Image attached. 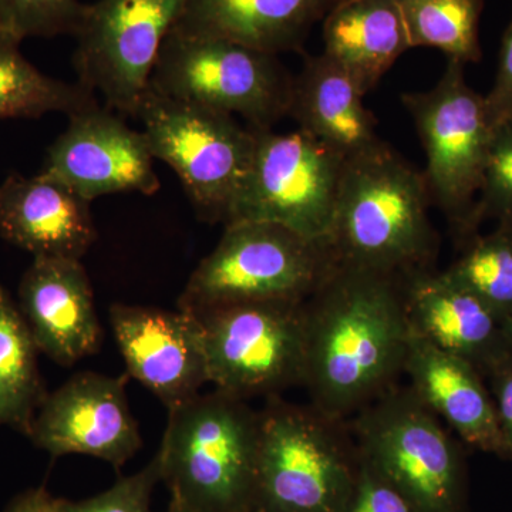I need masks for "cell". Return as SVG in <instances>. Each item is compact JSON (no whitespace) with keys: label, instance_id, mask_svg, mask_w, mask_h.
Listing matches in <instances>:
<instances>
[{"label":"cell","instance_id":"e0dca14e","mask_svg":"<svg viewBox=\"0 0 512 512\" xmlns=\"http://www.w3.org/2000/svg\"><path fill=\"white\" fill-rule=\"evenodd\" d=\"M90 204L40 174L9 175L0 184V237L35 258L80 261L97 237Z\"/></svg>","mask_w":512,"mask_h":512},{"label":"cell","instance_id":"e575fe53","mask_svg":"<svg viewBox=\"0 0 512 512\" xmlns=\"http://www.w3.org/2000/svg\"><path fill=\"white\" fill-rule=\"evenodd\" d=\"M498 228L504 229V231L507 232V234H510L512 237V217L498 221Z\"/></svg>","mask_w":512,"mask_h":512},{"label":"cell","instance_id":"d4e9b609","mask_svg":"<svg viewBox=\"0 0 512 512\" xmlns=\"http://www.w3.org/2000/svg\"><path fill=\"white\" fill-rule=\"evenodd\" d=\"M412 47H434L458 62H480L483 0H397Z\"/></svg>","mask_w":512,"mask_h":512},{"label":"cell","instance_id":"9c48e42d","mask_svg":"<svg viewBox=\"0 0 512 512\" xmlns=\"http://www.w3.org/2000/svg\"><path fill=\"white\" fill-rule=\"evenodd\" d=\"M466 64L448 59L433 89L402 97L419 133L431 201L461 237L476 231L474 212L494 126L485 97L468 86Z\"/></svg>","mask_w":512,"mask_h":512},{"label":"cell","instance_id":"ba28073f","mask_svg":"<svg viewBox=\"0 0 512 512\" xmlns=\"http://www.w3.org/2000/svg\"><path fill=\"white\" fill-rule=\"evenodd\" d=\"M136 119L154 160L170 165L204 221H227L255 150L252 128L231 114L148 89Z\"/></svg>","mask_w":512,"mask_h":512},{"label":"cell","instance_id":"4fadbf2b","mask_svg":"<svg viewBox=\"0 0 512 512\" xmlns=\"http://www.w3.org/2000/svg\"><path fill=\"white\" fill-rule=\"evenodd\" d=\"M39 174L90 202L119 192L153 195L160 190L143 131L128 127L123 116L97 103L69 117Z\"/></svg>","mask_w":512,"mask_h":512},{"label":"cell","instance_id":"4316f807","mask_svg":"<svg viewBox=\"0 0 512 512\" xmlns=\"http://www.w3.org/2000/svg\"><path fill=\"white\" fill-rule=\"evenodd\" d=\"M84 8L80 0H0V35L20 43L26 37L74 35Z\"/></svg>","mask_w":512,"mask_h":512},{"label":"cell","instance_id":"7c38bea8","mask_svg":"<svg viewBox=\"0 0 512 512\" xmlns=\"http://www.w3.org/2000/svg\"><path fill=\"white\" fill-rule=\"evenodd\" d=\"M188 0H97L77 28L79 83L103 96L107 109L136 117L164 40Z\"/></svg>","mask_w":512,"mask_h":512},{"label":"cell","instance_id":"7a4b0ae2","mask_svg":"<svg viewBox=\"0 0 512 512\" xmlns=\"http://www.w3.org/2000/svg\"><path fill=\"white\" fill-rule=\"evenodd\" d=\"M431 204L424 174L386 143L348 158L329 239L336 262L402 276L433 269Z\"/></svg>","mask_w":512,"mask_h":512},{"label":"cell","instance_id":"d6986e66","mask_svg":"<svg viewBox=\"0 0 512 512\" xmlns=\"http://www.w3.org/2000/svg\"><path fill=\"white\" fill-rule=\"evenodd\" d=\"M403 375L421 402L464 443L505 460L493 397L473 363L412 336Z\"/></svg>","mask_w":512,"mask_h":512},{"label":"cell","instance_id":"30bf717a","mask_svg":"<svg viewBox=\"0 0 512 512\" xmlns=\"http://www.w3.org/2000/svg\"><path fill=\"white\" fill-rule=\"evenodd\" d=\"M252 130L254 157L224 227L272 222L329 245L348 158L299 128Z\"/></svg>","mask_w":512,"mask_h":512},{"label":"cell","instance_id":"484cf974","mask_svg":"<svg viewBox=\"0 0 512 512\" xmlns=\"http://www.w3.org/2000/svg\"><path fill=\"white\" fill-rule=\"evenodd\" d=\"M444 274L487 303L501 319L512 312V237L504 229L473 237Z\"/></svg>","mask_w":512,"mask_h":512},{"label":"cell","instance_id":"8fae6325","mask_svg":"<svg viewBox=\"0 0 512 512\" xmlns=\"http://www.w3.org/2000/svg\"><path fill=\"white\" fill-rule=\"evenodd\" d=\"M194 316L215 390L248 402L303 387L306 301L237 303Z\"/></svg>","mask_w":512,"mask_h":512},{"label":"cell","instance_id":"f546056e","mask_svg":"<svg viewBox=\"0 0 512 512\" xmlns=\"http://www.w3.org/2000/svg\"><path fill=\"white\" fill-rule=\"evenodd\" d=\"M345 512H419L390 481L359 454V470Z\"/></svg>","mask_w":512,"mask_h":512},{"label":"cell","instance_id":"3957f363","mask_svg":"<svg viewBox=\"0 0 512 512\" xmlns=\"http://www.w3.org/2000/svg\"><path fill=\"white\" fill-rule=\"evenodd\" d=\"M259 412L220 390L168 410L157 451L171 503L194 512H254Z\"/></svg>","mask_w":512,"mask_h":512},{"label":"cell","instance_id":"5b68a950","mask_svg":"<svg viewBox=\"0 0 512 512\" xmlns=\"http://www.w3.org/2000/svg\"><path fill=\"white\" fill-rule=\"evenodd\" d=\"M336 264L330 245L292 229L272 222H235L225 225L217 247L192 272L178 309L200 315L237 303L303 302Z\"/></svg>","mask_w":512,"mask_h":512},{"label":"cell","instance_id":"8992f818","mask_svg":"<svg viewBox=\"0 0 512 512\" xmlns=\"http://www.w3.org/2000/svg\"><path fill=\"white\" fill-rule=\"evenodd\" d=\"M348 421L360 457L417 511L464 512L460 447L409 386L392 387Z\"/></svg>","mask_w":512,"mask_h":512},{"label":"cell","instance_id":"cb8c5ba5","mask_svg":"<svg viewBox=\"0 0 512 512\" xmlns=\"http://www.w3.org/2000/svg\"><path fill=\"white\" fill-rule=\"evenodd\" d=\"M20 42L0 35V120L39 119L49 113L73 116L97 103L82 83H66L36 69L20 53Z\"/></svg>","mask_w":512,"mask_h":512},{"label":"cell","instance_id":"4dcf8cb0","mask_svg":"<svg viewBox=\"0 0 512 512\" xmlns=\"http://www.w3.org/2000/svg\"><path fill=\"white\" fill-rule=\"evenodd\" d=\"M493 397L498 427L503 439L505 460L512 461V353L504 350L481 370Z\"/></svg>","mask_w":512,"mask_h":512},{"label":"cell","instance_id":"52a82bcc","mask_svg":"<svg viewBox=\"0 0 512 512\" xmlns=\"http://www.w3.org/2000/svg\"><path fill=\"white\" fill-rule=\"evenodd\" d=\"M293 77L278 56L221 39L173 29L161 47L148 89L272 130L289 116Z\"/></svg>","mask_w":512,"mask_h":512},{"label":"cell","instance_id":"f1b7e54d","mask_svg":"<svg viewBox=\"0 0 512 512\" xmlns=\"http://www.w3.org/2000/svg\"><path fill=\"white\" fill-rule=\"evenodd\" d=\"M161 481L158 454L136 474L120 478L113 487L87 500L64 504L66 512H153L151 498Z\"/></svg>","mask_w":512,"mask_h":512},{"label":"cell","instance_id":"7402d4cb","mask_svg":"<svg viewBox=\"0 0 512 512\" xmlns=\"http://www.w3.org/2000/svg\"><path fill=\"white\" fill-rule=\"evenodd\" d=\"M323 42L365 94L412 49L397 0H343L323 20Z\"/></svg>","mask_w":512,"mask_h":512},{"label":"cell","instance_id":"5bb4252c","mask_svg":"<svg viewBox=\"0 0 512 512\" xmlns=\"http://www.w3.org/2000/svg\"><path fill=\"white\" fill-rule=\"evenodd\" d=\"M128 377L77 373L47 394L29 439L52 457L82 454L120 470L143 446L128 407Z\"/></svg>","mask_w":512,"mask_h":512},{"label":"cell","instance_id":"6da1fadb","mask_svg":"<svg viewBox=\"0 0 512 512\" xmlns=\"http://www.w3.org/2000/svg\"><path fill=\"white\" fill-rule=\"evenodd\" d=\"M306 318L303 387L316 409L349 420L396 386L412 338L404 276L336 264Z\"/></svg>","mask_w":512,"mask_h":512},{"label":"cell","instance_id":"ffe728a7","mask_svg":"<svg viewBox=\"0 0 512 512\" xmlns=\"http://www.w3.org/2000/svg\"><path fill=\"white\" fill-rule=\"evenodd\" d=\"M343 0H188L175 29L221 37L269 55L299 52Z\"/></svg>","mask_w":512,"mask_h":512},{"label":"cell","instance_id":"d6a6232c","mask_svg":"<svg viewBox=\"0 0 512 512\" xmlns=\"http://www.w3.org/2000/svg\"><path fill=\"white\" fill-rule=\"evenodd\" d=\"M66 500L53 497L45 488H32L10 501L5 512H66Z\"/></svg>","mask_w":512,"mask_h":512},{"label":"cell","instance_id":"603a6c76","mask_svg":"<svg viewBox=\"0 0 512 512\" xmlns=\"http://www.w3.org/2000/svg\"><path fill=\"white\" fill-rule=\"evenodd\" d=\"M35 340L18 305L0 285V427L29 437L47 397Z\"/></svg>","mask_w":512,"mask_h":512},{"label":"cell","instance_id":"44dd1931","mask_svg":"<svg viewBox=\"0 0 512 512\" xmlns=\"http://www.w3.org/2000/svg\"><path fill=\"white\" fill-rule=\"evenodd\" d=\"M366 94L348 70L325 53L308 56L293 77L289 116L299 130L346 158L382 146L375 117L363 104Z\"/></svg>","mask_w":512,"mask_h":512},{"label":"cell","instance_id":"83f0119b","mask_svg":"<svg viewBox=\"0 0 512 512\" xmlns=\"http://www.w3.org/2000/svg\"><path fill=\"white\" fill-rule=\"evenodd\" d=\"M512 217V114L494 127L483 185L474 212V225L488 218Z\"/></svg>","mask_w":512,"mask_h":512},{"label":"cell","instance_id":"836d02e7","mask_svg":"<svg viewBox=\"0 0 512 512\" xmlns=\"http://www.w3.org/2000/svg\"><path fill=\"white\" fill-rule=\"evenodd\" d=\"M503 338L505 348L512 353V312L503 320Z\"/></svg>","mask_w":512,"mask_h":512},{"label":"cell","instance_id":"277c9868","mask_svg":"<svg viewBox=\"0 0 512 512\" xmlns=\"http://www.w3.org/2000/svg\"><path fill=\"white\" fill-rule=\"evenodd\" d=\"M359 470L348 420L266 399L259 412L254 512H345Z\"/></svg>","mask_w":512,"mask_h":512},{"label":"cell","instance_id":"2e32d148","mask_svg":"<svg viewBox=\"0 0 512 512\" xmlns=\"http://www.w3.org/2000/svg\"><path fill=\"white\" fill-rule=\"evenodd\" d=\"M18 295L20 315L39 353L69 367L99 350L103 332L79 259L35 258Z\"/></svg>","mask_w":512,"mask_h":512},{"label":"cell","instance_id":"ac0fdd59","mask_svg":"<svg viewBox=\"0 0 512 512\" xmlns=\"http://www.w3.org/2000/svg\"><path fill=\"white\" fill-rule=\"evenodd\" d=\"M404 309L412 336L478 370L503 353V319L444 271L423 269L404 276Z\"/></svg>","mask_w":512,"mask_h":512},{"label":"cell","instance_id":"d590c367","mask_svg":"<svg viewBox=\"0 0 512 512\" xmlns=\"http://www.w3.org/2000/svg\"><path fill=\"white\" fill-rule=\"evenodd\" d=\"M167 512H194V511H190V510H187V508L180 507V505L170 503V505H168Z\"/></svg>","mask_w":512,"mask_h":512},{"label":"cell","instance_id":"9a60e30c","mask_svg":"<svg viewBox=\"0 0 512 512\" xmlns=\"http://www.w3.org/2000/svg\"><path fill=\"white\" fill-rule=\"evenodd\" d=\"M110 323L127 375L168 410L200 394L208 380L200 320L191 313L116 303Z\"/></svg>","mask_w":512,"mask_h":512},{"label":"cell","instance_id":"1f68e13d","mask_svg":"<svg viewBox=\"0 0 512 512\" xmlns=\"http://www.w3.org/2000/svg\"><path fill=\"white\" fill-rule=\"evenodd\" d=\"M485 97L488 116L493 126H498L501 121L512 114V20L505 30L503 45L498 60L497 76L493 89Z\"/></svg>","mask_w":512,"mask_h":512}]
</instances>
